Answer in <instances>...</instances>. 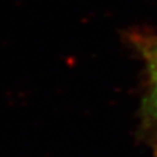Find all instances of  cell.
<instances>
[{
  "instance_id": "1",
  "label": "cell",
  "mask_w": 157,
  "mask_h": 157,
  "mask_svg": "<svg viewBox=\"0 0 157 157\" xmlns=\"http://www.w3.org/2000/svg\"><path fill=\"white\" fill-rule=\"evenodd\" d=\"M135 45L145 58L148 77L147 93L142 103L144 128L151 144L157 148V37L137 35Z\"/></svg>"
}]
</instances>
